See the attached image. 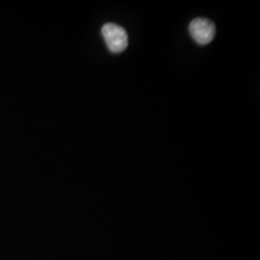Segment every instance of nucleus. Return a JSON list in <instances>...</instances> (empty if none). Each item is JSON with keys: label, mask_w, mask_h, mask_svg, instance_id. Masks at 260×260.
<instances>
[{"label": "nucleus", "mask_w": 260, "mask_h": 260, "mask_svg": "<svg viewBox=\"0 0 260 260\" xmlns=\"http://www.w3.org/2000/svg\"><path fill=\"white\" fill-rule=\"evenodd\" d=\"M105 44L112 53H121L128 46V36L123 28L115 23H106L102 28Z\"/></svg>", "instance_id": "f257e3e1"}, {"label": "nucleus", "mask_w": 260, "mask_h": 260, "mask_svg": "<svg viewBox=\"0 0 260 260\" xmlns=\"http://www.w3.org/2000/svg\"><path fill=\"white\" fill-rule=\"evenodd\" d=\"M189 32L197 44L205 46L213 41L216 35V27L211 20L198 18L191 21Z\"/></svg>", "instance_id": "f03ea898"}]
</instances>
